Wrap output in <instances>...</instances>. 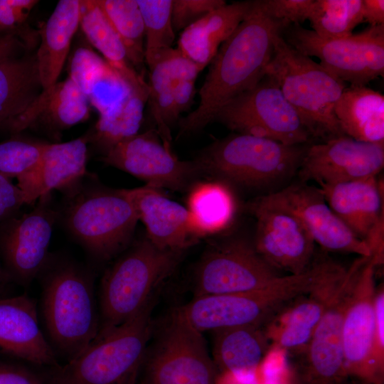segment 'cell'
<instances>
[{
    "label": "cell",
    "instance_id": "4fadbf2b",
    "mask_svg": "<svg viewBox=\"0 0 384 384\" xmlns=\"http://www.w3.org/2000/svg\"><path fill=\"white\" fill-rule=\"evenodd\" d=\"M369 257L346 270L302 355L297 377L304 384H336L343 377V326L358 274Z\"/></svg>",
    "mask_w": 384,
    "mask_h": 384
},
{
    "label": "cell",
    "instance_id": "d6986e66",
    "mask_svg": "<svg viewBox=\"0 0 384 384\" xmlns=\"http://www.w3.org/2000/svg\"><path fill=\"white\" fill-rule=\"evenodd\" d=\"M48 196L32 211L15 218L1 239V249L11 278L24 287L39 276L48 260V247L56 214Z\"/></svg>",
    "mask_w": 384,
    "mask_h": 384
},
{
    "label": "cell",
    "instance_id": "f907efd6",
    "mask_svg": "<svg viewBox=\"0 0 384 384\" xmlns=\"http://www.w3.org/2000/svg\"><path fill=\"white\" fill-rule=\"evenodd\" d=\"M292 384H304V383L302 382L300 380H299L297 377H295L294 380L292 382Z\"/></svg>",
    "mask_w": 384,
    "mask_h": 384
},
{
    "label": "cell",
    "instance_id": "5b68a950",
    "mask_svg": "<svg viewBox=\"0 0 384 384\" xmlns=\"http://www.w3.org/2000/svg\"><path fill=\"white\" fill-rule=\"evenodd\" d=\"M265 74L276 80L311 139L324 142L344 135L334 109L346 83L294 49L281 34Z\"/></svg>",
    "mask_w": 384,
    "mask_h": 384
},
{
    "label": "cell",
    "instance_id": "f35d334b",
    "mask_svg": "<svg viewBox=\"0 0 384 384\" xmlns=\"http://www.w3.org/2000/svg\"><path fill=\"white\" fill-rule=\"evenodd\" d=\"M47 144L21 139L0 143V174L9 178L26 174L38 163Z\"/></svg>",
    "mask_w": 384,
    "mask_h": 384
},
{
    "label": "cell",
    "instance_id": "5bb4252c",
    "mask_svg": "<svg viewBox=\"0 0 384 384\" xmlns=\"http://www.w3.org/2000/svg\"><path fill=\"white\" fill-rule=\"evenodd\" d=\"M255 201L297 218L314 242L324 250L353 253L363 257L372 256L368 244L353 234L330 208L319 188L301 181Z\"/></svg>",
    "mask_w": 384,
    "mask_h": 384
},
{
    "label": "cell",
    "instance_id": "1f68e13d",
    "mask_svg": "<svg viewBox=\"0 0 384 384\" xmlns=\"http://www.w3.org/2000/svg\"><path fill=\"white\" fill-rule=\"evenodd\" d=\"M80 26L90 43L131 90L148 94L147 82L132 65L122 40L97 0L80 1Z\"/></svg>",
    "mask_w": 384,
    "mask_h": 384
},
{
    "label": "cell",
    "instance_id": "603a6c76",
    "mask_svg": "<svg viewBox=\"0 0 384 384\" xmlns=\"http://www.w3.org/2000/svg\"><path fill=\"white\" fill-rule=\"evenodd\" d=\"M89 136L48 144L36 166L16 178L26 204L34 203L55 189L70 188L85 173Z\"/></svg>",
    "mask_w": 384,
    "mask_h": 384
},
{
    "label": "cell",
    "instance_id": "4316f807",
    "mask_svg": "<svg viewBox=\"0 0 384 384\" xmlns=\"http://www.w3.org/2000/svg\"><path fill=\"white\" fill-rule=\"evenodd\" d=\"M149 70L147 102L159 137L164 145L171 149V127L176 122L173 114L176 86L181 78L198 77L201 70L174 48Z\"/></svg>",
    "mask_w": 384,
    "mask_h": 384
},
{
    "label": "cell",
    "instance_id": "7bdbcfd3",
    "mask_svg": "<svg viewBox=\"0 0 384 384\" xmlns=\"http://www.w3.org/2000/svg\"><path fill=\"white\" fill-rule=\"evenodd\" d=\"M0 384H51L48 368L0 361Z\"/></svg>",
    "mask_w": 384,
    "mask_h": 384
},
{
    "label": "cell",
    "instance_id": "484cf974",
    "mask_svg": "<svg viewBox=\"0 0 384 384\" xmlns=\"http://www.w3.org/2000/svg\"><path fill=\"white\" fill-rule=\"evenodd\" d=\"M89 102L68 77L43 90L27 109L4 123L13 132H20L40 121L54 129H66L89 117Z\"/></svg>",
    "mask_w": 384,
    "mask_h": 384
},
{
    "label": "cell",
    "instance_id": "d6a6232c",
    "mask_svg": "<svg viewBox=\"0 0 384 384\" xmlns=\"http://www.w3.org/2000/svg\"><path fill=\"white\" fill-rule=\"evenodd\" d=\"M43 90L36 53L0 60V124L24 112Z\"/></svg>",
    "mask_w": 384,
    "mask_h": 384
},
{
    "label": "cell",
    "instance_id": "ba28073f",
    "mask_svg": "<svg viewBox=\"0 0 384 384\" xmlns=\"http://www.w3.org/2000/svg\"><path fill=\"white\" fill-rule=\"evenodd\" d=\"M284 41L349 85L363 86L384 74V24L341 39H325L299 23L286 24Z\"/></svg>",
    "mask_w": 384,
    "mask_h": 384
},
{
    "label": "cell",
    "instance_id": "ab89813d",
    "mask_svg": "<svg viewBox=\"0 0 384 384\" xmlns=\"http://www.w3.org/2000/svg\"><path fill=\"white\" fill-rule=\"evenodd\" d=\"M225 4L223 0H173L171 21L174 31H182Z\"/></svg>",
    "mask_w": 384,
    "mask_h": 384
},
{
    "label": "cell",
    "instance_id": "4dcf8cb0",
    "mask_svg": "<svg viewBox=\"0 0 384 384\" xmlns=\"http://www.w3.org/2000/svg\"><path fill=\"white\" fill-rule=\"evenodd\" d=\"M212 333V358L218 374L256 373L271 345L263 326H242Z\"/></svg>",
    "mask_w": 384,
    "mask_h": 384
},
{
    "label": "cell",
    "instance_id": "f6af8a7d",
    "mask_svg": "<svg viewBox=\"0 0 384 384\" xmlns=\"http://www.w3.org/2000/svg\"><path fill=\"white\" fill-rule=\"evenodd\" d=\"M26 204L23 191L10 178L0 174V222Z\"/></svg>",
    "mask_w": 384,
    "mask_h": 384
},
{
    "label": "cell",
    "instance_id": "83f0119b",
    "mask_svg": "<svg viewBox=\"0 0 384 384\" xmlns=\"http://www.w3.org/2000/svg\"><path fill=\"white\" fill-rule=\"evenodd\" d=\"M80 1L60 0L40 30L41 42L36 55L43 90L58 82L80 26Z\"/></svg>",
    "mask_w": 384,
    "mask_h": 384
},
{
    "label": "cell",
    "instance_id": "836d02e7",
    "mask_svg": "<svg viewBox=\"0 0 384 384\" xmlns=\"http://www.w3.org/2000/svg\"><path fill=\"white\" fill-rule=\"evenodd\" d=\"M187 204L200 238L225 229L236 210L233 193L223 181L197 183L191 188Z\"/></svg>",
    "mask_w": 384,
    "mask_h": 384
},
{
    "label": "cell",
    "instance_id": "ac0fdd59",
    "mask_svg": "<svg viewBox=\"0 0 384 384\" xmlns=\"http://www.w3.org/2000/svg\"><path fill=\"white\" fill-rule=\"evenodd\" d=\"M248 209L256 218L253 246L260 257L281 273L297 275L306 272L312 263L315 242L301 222L255 200Z\"/></svg>",
    "mask_w": 384,
    "mask_h": 384
},
{
    "label": "cell",
    "instance_id": "8fae6325",
    "mask_svg": "<svg viewBox=\"0 0 384 384\" xmlns=\"http://www.w3.org/2000/svg\"><path fill=\"white\" fill-rule=\"evenodd\" d=\"M215 120L237 134L287 145L305 144L311 139L276 80L267 74L254 87L224 105Z\"/></svg>",
    "mask_w": 384,
    "mask_h": 384
},
{
    "label": "cell",
    "instance_id": "52a82bcc",
    "mask_svg": "<svg viewBox=\"0 0 384 384\" xmlns=\"http://www.w3.org/2000/svg\"><path fill=\"white\" fill-rule=\"evenodd\" d=\"M307 146L235 134L214 142L193 161L201 174L214 175L225 183L262 188L296 174Z\"/></svg>",
    "mask_w": 384,
    "mask_h": 384
},
{
    "label": "cell",
    "instance_id": "2e32d148",
    "mask_svg": "<svg viewBox=\"0 0 384 384\" xmlns=\"http://www.w3.org/2000/svg\"><path fill=\"white\" fill-rule=\"evenodd\" d=\"M370 257L356 278L343 326V376L370 384H384L373 358L375 333V272Z\"/></svg>",
    "mask_w": 384,
    "mask_h": 384
},
{
    "label": "cell",
    "instance_id": "60d3db41",
    "mask_svg": "<svg viewBox=\"0 0 384 384\" xmlns=\"http://www.w3.org/2000/svg\"><path fill=\"white\" fill-rule=\"evenodd\" d=\"M36 0H0V35L15 34L31 43L28 34L21 31Z\"/></svg>",
    "mask_w": 384,
    "mask_h": 384
},
{
    "label": "cell",
    "instance_id": "e575fe53",
    "mask_svg": "<svg viewBox=\"0 0 384 384\" xmlns=\"http://www.w3.org/2000/svg\"><path fill=\"white\" fill-rule=\"evenodd\" d=\"M148 94L131 90L115 106L100 114L90 136L104 154L119 142L138 134Z\"/></svg>",
    "mask_w": 384,
    "mask_h": 384
},
{
    "label": "cell",
    "instance_id": "9c48e42d",
    "mask_svg": "<svg viewBox=\"0 0 384 384\" xmlns=\"http://www.w3.org/2000/svg\"><path fill=\"white\" fill-rule=\"evenodd\" d=\"M138 215L123 189L86 191L66 212L67 226L96 259L107 261L129 242Z\"/></svg>",
    "mask_w": 384,
    "mask_h": 384
},
{
    "label": "cell",
    "instance_id": "f1b7e54d",
    "mask_svg": "<svg viewBox=\"0 0 384 384\" xmlns=\"http://www.w3.org/2000/svg\"><path fill=\"white\" fill-rule=\"evenodd\" d=\"M69 77L99 114L115 106L131 91L102 57L85 47L78 48L73 53Z\"/></svg>",
    "mask_w": 384,
    "mask_h": 384
},
{
    "label": "cell",
    "instance_id": "681fc988",
    "mask_svg": "<svg viewBox=\"0 0 384 384\" xmlns=\"http://www.w3.org/2000/svg\"><path fill=\"white\" fill-rule=\"evenodd\" d=\"M336 384H370L362 380L350 376H343Z\"/></svg>",
    "mask_w": 384,
    "mask_h": 384
},
{
    "label": "cell",
    "instance_id": "bcb514c9",
    "mask_svg": "<svg viewBox=\"0 0 384 384\" xmlns=\"http://www.w3.org/2000/svg\"><path fill=\"white\" fill-rule=\"evenodd\" d=\"M31 43L15 34L0 35V60L27 53Z\"/></svg>",
    "mask_w": 384,
    "mask_h": 384
},
{
    "label": "cell",
    "instance_id": "cb8c5ba5",
    "mask_svg": "<svg viewBox=\"0 0 384 384\" xmlns=\"http://www.w3.org/2000/svg\"><path fill=\"white\" fill-rule=\"evenodd\" d=\"M319 188L336 215L365 242L383 220V186L377 176Z\"/></svg>",
    "mask_w": 384,
    "mask_h": 384
},
{
    "label": "cell",
    "instance_id": "277c9868",
    "mask_svg": "<svg viewBox=\"0 0 384 384\" xmlns=\"http://www.w3.org/2000/svg\"><path fill=\"white\" fill-rule=\"evenodd\" d=\"M183 252L160 249L146 238L121 256L100 282L96 338L132 319L154 299L159 287L178 266Z\"/></svg>",
    "mask_w": 384,
    "mask_h": 384
},
{
    "label": "cell",
    "instance_id": "7dc6e473",
    "mask_svg": "<svg viewBox=\"0 0 384 384\" xmlns=\"http://www.w3.org/2000/svg\"><path fill=\"white\" fill-rule=\"evenodd\" d=\"M363 18L370 26L384 24V1L363 0Z\"/></svg>",
    "mask_w": 384,
    "mask_h": 384
},
{
    "label": "cell",
    "instance_id": "7402d4cb",
    "mask_svg": "<svg viewBox=\"0 0 384 384\" xmlns=\"http://www.w3.org/2000/svg\"><path fill=\"white\" fill-rule=\"evenodd\" d=\"M346 269L340 266L319 287L299 296L265 326L271 344L302 353L321 321Z\"/></svg>",
    "mask_w": 384,
    "mask_h": 384
},
{
    "label": "cell",
    "instance_id": "d4e9b609",
    "mask_svg": "<svg viewBox=\"0 0 384 384\" xmlns=\"http://www.w3.org/2000/svg\"><path fill=\"white\" fill-rule=\"evenodd\" d=\"M253 5L254 1H236L210 12L181 31L176 48L202 71Z\"/></svg>",
    "mask_w": 384,
    "mask_h": 384
},
{
    "label": "cell",
    "instance_id": "74e56055",
    "mask_svg": "<svg viewBox=\"0 0 384 384\" xmlns=\"http://www.w3.org/2000/svg\"><path fill=\"white\" fill-rule=\"evenodd\" d=\"M144 26V60L150 68L172 48L175 31L171 21L172 0H137Z\"/></svg>",
    "mask_w": 384,
    "mask_h": 384
},
{
    "label": "cell",
    "instance_id": "9a60e30c",
    "mask_svg": "<svg viewBox=\"0 0 384 384\" xmlns=\"http://www.w3.org/2000/svg\"><path fill=\"white\" fill-rule=\"evenodd\" d=\"M102 160L149 186L181 191L200 173L193 161L179 160L151 129L124 139L106 151Z\"/></svg>",
    "mask_w": 384,
    "mask_h": 384
},
{
    "label": "cell",
    "instance_id": "ee69618b",
    "mask_svg": "<svg viewBox=\"0 0 384 384\" xmlns=\"http://www.w3.org/2000/svg\"><path fill=\"white\" fill-rule=\"evenodd\" d=\"M373 358L378 372L384 376V289L383 284L376 288L375 297Z\"/></svg>",
    "mask_w": 384,
    "mask_h": 384
},
{
    "label": "cell",
    "instance_id": "30bf717a",
    "mask_svg": "<svg viewBox=\"0 0 384 384\" xmlns=\"http://www.w3.org/2000/svg\"><path fill=\"white\" fill-rule=\"evenodd\" d=\"M218 376L202 333L174 311L147 348L137 384H216Z\"/></svg>",
    "mask_w": 384,
    "mask_h": 384
},
{
    "label": "cell",
    "instance_id": "7a4b0ae2",
    "mask_svg": "<svg viewBox=\"0 0 384 384\" xmlns=\"http://www.w3.org/2000/svg\"><path fill=\"white\" fill-rule=\"evenodd\" d=\"M39 319L57 358L68 363L96 338L98 302L91 276L71 261L50 262L39 274Z\"/></svg>",
    "mask_w": 384,
    "mask_h": 384
},
{
    "label": "cell",
    "instance_id": "6da1fadb",
    "mask_svg": "<svg viewBox=\"0 0 384 384\" xmlns=\"http://www.w3.org/2000/svg\"><path fill=\"white\" fill-rule=\"evenodd\" d=\"M288 22L267 16L259 0L220 46L199 90L197 108L180 119L181 133L203 129L230 100L254 87L265 76L276 37Z\"/></svg>",
    "mask_w": 384,
    "mask_h": 384
},
{
    "label": "cell",
    "instance_id": "d590c367",
    "mask_svg": "<svg viewBox=\"0 0 384 384\" xmlns=\"http://www.w3.org/2000/svg\"><path fill=\"white\" fill-rule=\"evenodd\" d=\"M126 49L135 70L144 77L145 32L137 0H97Z\"/></svg>",
    "mask_w": 384,
    "mask_h": 384
},
{
    "label": "cell",
    "instance_id": "b9f144b4",
    "mask_svg": "<svg viewBox=\"0 0 384 384\" xmlns=\"http://www.w3.org/2000/svg\"><path fill=\"white\" fill-rule=\"evenodd\" d=\"M265 13L272 18L290 23L309 18L314 0H259Z\"/></svg>",
    "mask_w": 384,
    "mask_h": 384
},
{
    "label": "cell",
    "instance_id": "8d00e7d4",
    "mask_svg": "<svg viewBox=\"0 0 384 384\" xmlns=\"http://www.w3.org/2000/svg\"><path fill=\"white\" fill-rule=\"evenodd\" d=\"M362 7L363 0H314L308 20L319 37L345 38L363 22Z\"/></svg>",
    "mask_w": 384,
    "mask_h": 384
},
{
    "label": "cell",
    "instance_id": "44dd1931",
    "mask_svg": "<svg viewBox=\"0 0 384 384\" xmlns=\"http://www.w3.org/2000/svg\"><path fill=\"white\" fill-rule=\"evenodd\" d=\"M123 191L145 225L146 238L156 247L185 250L200 238L187 208L168 198L160 189L145 185Z\"/></svg>",
    "mask_w": 384,
    "mask_h": 384
},
{
    "label": "cell",
    "instance_id": "8992f818",
    "mask_svg": "<svg viewBox=\"0 0 384 384\" xmlns=\"http://www.w3.org/2000/svg\"><path fill=\"white\" fill-rule=\"evenodd\" d=\"M155 297L134 316L97 337L73 360L48 368L51 384H137L152 333Z\"/></svg>",
    "mask_w": 384,
    "mask_h": 384
},
{
    "label": "cell",
    "instance_id": "c3c4849f",
    "mask_svg": "<svg viewBox=\"0 0 384 384\" xmlns=\"http://www.w3.org/2000/svg\"><path fill=\"white\" fill-rule=\"evenodd\" d=\"M11 280L12 279L11 278L7 271L2 269L0 266V299L6 297L5 294L7 292L9 284Z\"/></svg>",
    "mask_w": 384,
    "mask_h": 384
},
{
    "label": "cell",
    "instance_id": "f546056e",
    "mask_svg": "<svg viewBox=\"0 0 384 384\" xmlns=\"http://www.w3.org/2000/svg\"><path fill=\"white\" fill-rule=\"evenodd\" d=\"M334 112L344 135L364 142H384V96L379 92L366 85L346 86Z\"/></svg>",
    "mask_w": 384,
    "mask_h": 384
},
{
    "label": "cell",
    "instance_id": "3957f363",
    "mask_svg": "<svg viewBox=\"0 0 384 384\" xmlns=\"http://www.w3.org/2000/svg\"><path fill=\"white\" fill-rule=\"evenodd\" d=\"M330 270L328 262L319 260L306 272L283 275L262 289L193 297L174 312L202 334L242 326L265 327L294 299L319 287Z\"/></svg>",
    "mask_w": 384,
    "mask_h": 384
},
{
    "label": "cell",
    "instance_id": "ffe728a7",
    "mask_svg": "<svg viewBox=\"0 0 384 384\" xmlns=\"http://www.w3.org/2000/svg\"><path fill=\"white\" fill-rule=\"evenodd\" d=\"M40 324L33 299L26 294L0 299V352L41 368L58 366Z\"/></svg>",
    "mask_w": 384,
    "mask_h": 384
},
{
    "label": "cell",
    "instance_id": "e0dca14e",
    "mask_svg": "<svg viewBox=\"0 0 384 384\" xmlns=\"http://www.w3.org/2000/svg\"><path fill=\"white\" fill-rule=\"evenodd\" d=\"M384 166V142L358 141L346 135L308 145L297 174L319 186L377 176Z\"/></svg>",
    "mask_w": 384,
    "mask_h": 384
},
{
    "label": "cell",
    "instance_id": "7c38bea8",
    "mask_svg": "<svg viewBox=\"0 0 384 384\" xmlns=\"http://www.w3.org/2000/svg\"><path fill=\"white\" fill-rule=\"evenodd\" d=\"M283 275L260 257L253 244L231 239L212 246L201 257L195 272L194 297L255 291Z\"/></svg>",
    "mask_w": 384,
    "mask_h": 384
}]
</instances>
